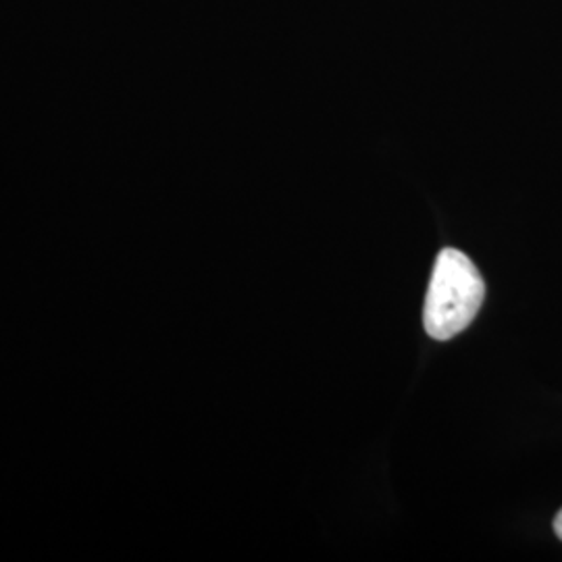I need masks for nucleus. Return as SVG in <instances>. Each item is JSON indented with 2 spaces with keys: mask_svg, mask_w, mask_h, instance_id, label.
<instances>
[{
  "mask_svg": "<svg viewBox=\"0 0 562 562\" xmlns=\"http://www.w3.org/2000/svg\"><path fill=\"white\" fill-rule=\"evenodd\" d=\"M485 281L461 250L443 248L427 288L423 323L436 340H452L467 329L482 308Z\"/></svg>",
  "mask_w": 562,
  "mask_h": 562,
  "instance_id": "1",
  "label": "nucleus"
},
{
  "mask_svg": "<svg viewBox=\"0 0 562 562\" xmlns=\"http://www.w3.org/2000/svg\"><path fill=\"white\" fill-rule=\"evenodd\" d=\"M554 531H557V536L562 540V510L557 515V519H554Z\"/></svg>",
  "mask_w": 562,
  "mask_h": 562,
  "instance_id": "2",
  "label": "nucleus"
}]
</instances>
